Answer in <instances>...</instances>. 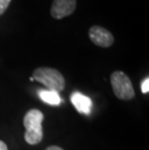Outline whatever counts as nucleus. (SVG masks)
<instances>
[{
    "mask_svg": "<svg viewBox=\"0 0 149 150\" xmlns=\"http://www.w3.org/2000/svg\"><path fill=\"white\" fill-rule=\"evenodd\" d=\"M0 150H8L7 144H6V143L1 139H0Z\"/></svg>",
    "mask_w": 149,
    "mask_h": 150,
    "instance_id": "11",
    "label": "nucleus"
},
{
    "mask_svg": "<svg viewBox=\"0 0 149 150\" xmlns=\"http://www.w3.org/2000/svg\"><path fill=\"white\" fill-rule=\"evenodd\" d=\"M110 83L115 96L123 101H130L136 96L132 81L122 71H115L110 75Z\"/></svg>",
    "mask_w": 149,
    "mask_h": 150,
    "instance_id": "3",
    "label": "nucleus"
},
{
    "mask_svg": "<svg viewBox=\"0 0 149 150\" xmlns=\"http://www.w3.org/2000/svg\"><path fill=\"white\" fill-rule=\"evenodd\" d=\"M77 7V0H53L50 15L55 20H62L72 15Z\"/></svg>",
    "mask_w": 149,
    "mask_h": 150,
    "instance_id": "5",
    "label": "nucleus"
},
{
    "mask_svg": "<svg viewBox=\"0 0 149 150\" xmlns=\"http://www.w3.org/2000/svg\"><path fill=\"white\" fill-rule=\"evenodd\" d=\"M44 114L37 108L28 110L23 117V125L25 127L24 139L28 144L36 145L42 142L44 132L42 123Z\"/></svg>",
    "mask_w": 149,
    "mask_h": 150,
    "instance_id": "1",
    "label": "nucleus"
},
{
    "mask_svg": "<svg viewBox=\"0 0 149 150\" xmlns=\"http://www.w3.org/2000/svg\"><path fill=\"white\" fill-rule=\"evenodd\" d=\"M71 102L80 113L89 115L92 110V101L89 97L81 94V92H74L71 96Z\"/></svg>",
    "mask_w": 149,
    "mask_h": 150,
    "instance_id": "6",
    "label": "nucleus"
},
{
    "mask_svg": "<svg viewBox=\"0 0 149 150\" xmlns=\"http://www.w3.org/2000/svg\"><path fill=\"white\" fill-rule=\"evenodd\" d=\"M91 42L101 47H109L114 42V38L109 30L99 25H94L88 31Z\"/></svg>",
    "mask_w": 149,
    "mask_h": 150,
    "instance_id": "4",
    "label": "nucleus"
},
{
    "mask_svg": "<svg viewBox=\"0 0 149 150\" xmlns=\"http://www.w3.org/2000/svg\"><path fill=\"white\" fill-rule=\"evenodd\" d=\"M141 92L143 94L149 92V79L148 78H146L141 82Z\"/></svg>",
    "mask_w": 149,
    "mask_h": 150,
    "instance_id": "9",
    "label": "nucleus"
},
{
    "mask_svg": "<svg viewBox=\"0 0 149 150\" xmlns=\"http://www.w3.org/2000/svg\"><path fill=\"white\" fill-rule=\"evenodd\" d=\"M46 150H64L62 147H60V146H57V145H50L49 147H47Z\"/></svg>",
    "mask_w": 149,
    "mask_h": 150,
    "instance_id": "10",
    "label": "nucleus"
},
{
    "mask_svg": "<svg viewBox=\"0 0 149 150\" xmlns=\"http://www.w3.org/2000/svg\"><path fill=\"white\" fill-rule=\"evenodd\" d=\"M38 95L41 98V100L50 106H59L62 102V99L60 98L58 92L56 91L42 89V90L38 91Z\"/></svg>",
    "mask_w": 149,
    "mask_h": 150,
    "instance_id": "7",
    "label": "nucleus"
},
{
    "mask_svg": "<svg viewBox=\"0 0 149 150\" xmlns=\"http://www.w3.org/2000/svg\"><path fill=\"white\" fill-rule=\"evenodd\" d=\"M34 81L43 83L49 90L61 92L64 90L66 81L63 75L58 70L49 67H39L33 72Z\"/></svg>",
    "mask_w": 149,
    "mask_h": 150,
    "instance_id": "2",
    "label": "nucleus"
},
{
    "mask_svg": "<svg viewBox=\"0 0 149 150\" xmlns=\"http://www.w3.org/2000/svg\"><path fill=\"white\" fill-rule=\"evenodd\" d=\"M12 0H0V16H2L8 9Z\"/></svg>",
    "mask_w": 149,
    "mask_h": 150,
    "instance_id": "8",
    "label": "nucleus"
}]
</instances>
